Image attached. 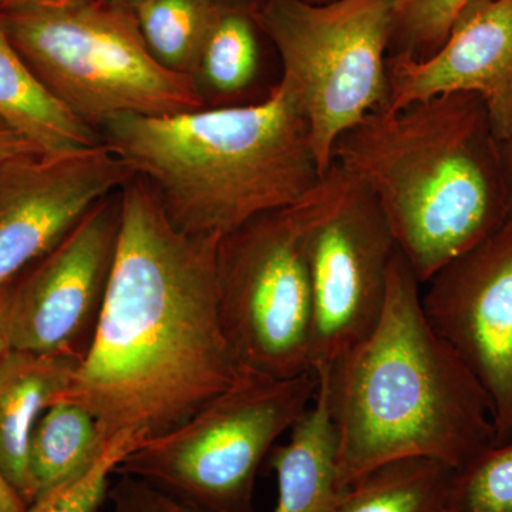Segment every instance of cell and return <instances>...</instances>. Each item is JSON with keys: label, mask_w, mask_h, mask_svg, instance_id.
Here are the masks:
<instances>
[{"label": "cell", "mask_w": 512, "mask_h": 512, "mask_svg": "<svg viewBox=\"0 0 512 512\" xmlns=\"http://www.w3.org/2000/svg\"><path fill=\"white\" fill-rule=\"evenodd\" d=\"M349 177L308 235L312 372L338 362L375 328L399 252L379 202Z\"/></svg>", "instance_id": "obj_9"}, {"label": "cell", "mask_w": 512, "mask_h": 512, "mask_svg": "<svg viewBox=\"0 0 512 512\" xmlns=\"http://www.w3.org/2000/svg\"><path fill=\"white\" fill-rule=\"evenodd\" d=\"M394 0H256L259 25L281 60L288 86L308 121L319 173L333 147L369 114L387 109V57Z\"/></svg>", "instance_id": "obj_8"}, {"label": "cell", "mask_w": 512, "mask_h": 512, "mask_svg": "<svg viewBox=\"0 0 512 512\" xmlns=\"http://www.w3.org/2000/svg\"><path fill=\"white\" fill-rule=\"evenodd\" d=\"M487 0H394L389 56L427 59L437 52L454 25Z\"/></svg>", "instance_id": "obj_22"}, {"label": "cell", "mask_w": 512, "mask_h": 512, "mask_svg": "<svg viewBox=\"0 0 512 512\" xmlns=\"http://www.w3.org/2000/svg\"><path fill=\"white\" fill-rule=\"evenodd\" d=\"M333 163L379 202L421 285L510 215L503 141L474 93L369 114L338 138Z\"/></svg>", "instance_id": "obj_3"}, {"label": "cell", "mask_w": 512, "mask_h": 512, "mask_svg": "<svg viewBox=\"0 0 512 512\" xmlns=\"http://www.w3.org/2000/svg\"><path fill=\"white\" fill-rule=\"evenodd\" d=\"M421 286L431 325L487 394L495 444L512 439V220Z\"/></svg>", "instance_id": "obj_11"}, {"label": "cell", "mask_w": 512, "mask_h": 512, "mask_svg": "<svg viewBox=\"0 0 512 512\" xmlns=\"http://www.w3.org/2000/svg\"><path fill=\"white\" fill-rule=\"evenodd\" d=\"M316 390L313 372L249 373L183 426L131 451L114 476L140 478L201 512H254L259 467L311 409Z\"/></svg>", "instance_id": "obj_7"}, {"label": "cell", "mask_w": 512, "mask_h": 512, "mask_svg": "<svg viewBox=\"0 0 512 512\" xmlns=\"http://www.w3.org/2000/svg\"><path fill=\"white\" fill-rule=\"evenodd\" d=\"M303 2L311 3V5H326V3L333 2V0H303Z\"/></svg>", "instance_id": "obj_31"}, {"label": "cell", "mask_w": 512, "mask_h": 512, "mask_svg": "<svg viewBox=\"0 0 512 512\" xmlns=\"http://www.w3.org/2000/svg\"><path fill=\"white\" fill-rule=\"evenodd\" d=\"M116 255L92 342L57 402L77 404L104 440L143 443L183 426L249 375L220 305V237L180 231L134 175L120 191Z\"/></svg>", "instance_id": "obj_1"}, {"label": "cell", "mask_w": 512, "mask_h": 512, "mask_svg": "<svg viewBox=\"0 0 512 512\" xmlns=\"http://www.w3.org/2000/svg\"><path fill=\"white\" fill-rule=\"evenodd\" d=\"M0 20L40 82L94 130L123 114L173 116L208 107L194 77L154 59L133 10L80 0L8 10Z\"/></svg>", "instance_id": "obj_5"}, {"label": "cell", "mask_w": 512, "mask_h": 512, "mask_svg": "<svg viewBox=\"0 0 512 512\" xmlns=\"http://www.w3.org/2000/svg\"><path fill=\"white\" fill-rule=\"evenodd\" d=\"M107 2L113 3V5L121 6V8H126L130 10H134L140 5L144 0H107Z\"/></svg>", "instance_id": "obj_30"}, {"label": "cell", "mask_w": 512, "mask_h": 512, "mask_svg": "<svg viewBox=\"0 0 512 512\" xmlns=\"http://www.w3.org/2000/svg\"><path fill=\"white\" fill-rule=\"evenodd\" d=\"M116 477L107 494V512H201L140 478Z\"/></svg>", "instance_id": "obj_24"}, {"label": "cell", "mask_w": 512, "mask_h": 512, "mask_svg": "<svg viewBox=\"0 0 512 512\" xmlns=\"http://www.w3.org/2000/svg\"><path fill=\"white\" fill-rule=\"evenodd\" d=\"M25 154H45L15 131L0 124V163Z\"/></svg>", "instance_id": "obj_25"}, {"label": "cell", "mask_w": 512, "mask_h": 512, "mask_svg": "<svg viewBox=\"0 0 512 512\" xmlns=\"http://www.w3.org/2000/svg\"><path fill=\"white\" fill-rule=\"evenodd\" d=\"M80 362L79 356L19 349L0 359V470L28 505L39 495L29 464L33 430Z\"/></svg>", "instance_id": "obj_14"}, {"label": "cell", "mask_w": 512, "mask_h": 512, "mask_svg": "<svg viewBox=\"0 0 512 512\" xmlns=\"http://www.w3.org/2000/svg\"><path fill=\"white\" fill-rule=\"evenodd\" d=\"M256 0H220L202 49L195 82L202 94L235 99L247 92L261 72L268 40L255 13Z\"/></svg>", "instance_id": "obj_17"}, {"label": "cell", "mask_w": 512, "mask_h": 512, "mask_svg": "<svg viewBox=\"0 0 512 512\" xmlns=\"http://www.w3.org/2000/svg\"><path fill=\"white\" fill-rule=\"evenodd\" d=\"M218 6L220 0H144L133 12L154 59L195 79Z\"/></svg>", "instance_id": "obj_20"}, {"label": "cell", "mask_w": 512, "mask_h": 512, "mask_svg": "<svg viewBox=\"0 0 512 512\" xmlns=\"http://www.w3.org/2000/svg\"><path fill=\"white\" fill-rule=\"evenodd\" d=\"M505 170H507V185H508V207H510V215L508 220H512V137L507 143H503Z\"/></svg>", "instance_id": "obj_29"}, {"label": "cell", "mask_w": 512, "mask_h": 512, "mask_svg": "<svg viewBox=\"0 0 512 512\" xmlns=\"http://www.w3.org/2000/svg\"><path fill=\"white\" fill-rule=\"evenodd\" d=\"M80 0H0V12L8 10L39 8V6L69 5Z\"/></svg>", "instance_id": "obj_28"}, {"label": "cell", "mask_w": 512, "mask_h": 512, "mask_svg": "<svg viewBox=\"0 0 512 512\" xmlns=\"http://www.w3.org/2000/svg\"><path fill=\"white\" fill-rule=\"evenodd\" d=\"M9 285L0 288V359L10 350L8 316H6V306H8Z\"/></svg>", "instance_id": "obj_27"}, {"label": "cell", "mask_w": 512, "mask_h": 512, "mask_svg": "<svg viewBox=\"0 0 512 512\" xmlns=\"http://www.w3.org/2000/svg\"><path fill=\"white\" fill-rule=\"evenodd\" d=\"M104 144L146 181L175 228L222 237L322 180L308 121L279 80L264 99L173 116L114 117Z\"/></svg>", "instance_id": "obj_4"}, {"label": "cell", "mask_w": 512, "mask_h": 512, "mask_svg": "<svg viewBox=\"0 0 512 512\" xmlns=\"http://www.w3.org/2000/svg\"><path fill=\"white\" fill-rule=\"evenodd\" d=\"M28 510L29 505L0 470V512H28Z\"/></svg>", "instance_id": "obj_26"}, {"label": "cell", "mask_w": 512, "mask_h": 512, "mask_svg": "<svg viewBox=\"0 0 512 512\" xmlns=\"http://www.w3.org/2000/svg\"><path fill=\"white\" fill-rule=\"evenodd\" d=\"M333 163L302 200L222 235L217 276L225 328L242 365L288 379L312 372V285L308 235L349 183Z\"/></svg>", "instance_id": "obj_6"}, {"label": "cell", "mask_w": 512, "mask_h": 512, "mask_svg": "<svg viewBox=\"0 0 512 512\" xmlns=\"http://www.w3.org/2000/svg\"><path fill=\"white\" fill-rule=\"evenodd\" d=\"M120 191L94 205L52 251L10 282V349L86 355L116 255Z\"/></svg>", "instance_id": "obj_10"}, {"label": "cell", "mask_w": 512, "mask_h": 512, "mask_svg": "<svg viewBox=\"0 0 512 512\" xmlns=\"http://www.w3.org/2000/svg\"><path fill=\"white\" fill-rule=\"evenodd\" d=\"M448 512H512V439L453 470Z\"/></svg>", "instance_id": "obj_21"}, {"label": "cell", "mask_w": 512, "mask_h": 512, "mask_svg": "<svg viewBox=\"0 0 512 512\" xmlns=\"http://www.w3.org/2000/svg\"><path fill=\"white\" fill-rule=\"evenodd\" d=\"M451 474L433 458L390 461L346 487L333 512H448Z\"/></svg>", "instance_id": "obj_18"}, {"label": "cell", "mask_w": 512, "mask_h": 512, "mask_svg": "<svg viewBox=\"0 0 512 512\" xmlns=\"http://www.w3.org/2000/svg\"><path fill=\"white\" fill-rule=\"evenodd\" d=\"M133 177L104 143L0 163V288L52 251L94 205Z\"/></svg>", "instance_id": "obj_12"}, {"label": "cell", "mask_w": 512, "mask_h": 512, "mask_svg": "<svg viewBox=\"0 0 512 512\" xmlns=\"http://www.w3.org/2000/svg\"><path fill=\"white\" fill-rule=\"evenodd\" d=\"M0 124L45 154L103 144L100 131L76 116L40 82L12 45L0 20Z\"/></svg>", "instance_id": "obj_16"}, {"label": "cell", "mask_w": 512, "mask_h": 512, "mask_svg": "<svg viewBox=\"0 0 512 512\" xmlns=\"http://www.w3.org/2000/svg\"><path fill=\"white\" fill-rule=\"evenodd\" d=\"M325 375L340 485L402 458L456 468L495 443L481 384L431 325L421 284L400 252L379 322Z\"/></svg>", "instance_id": "obj_2"}, {"label": "cell", "mask_w": 512, "mask_h": 512, "mask_svg": "<svg viewBox=\"0 0 512 512\" xmlns=\"http://www.w3.org/2000/svg\"><path fill=\"white\" fill-rule=\"evenodd\" d=\"M107 443L97 421L82 407L69 402L47 407L33 430L29 448L37 493H46L79 476Z\"/></svg>", "instance_id": "obj_19"}, {"label": "cell", "mask_w": 512, "mask_h": 512, "mask_svg": "<svg viewBox=\"0 0 512 512\" xmlns=\"http://www.w3.org/2000/svg\"><path fill=\"white\" fill-rule=\"evenodd\" d=\"M141 444L143 441L130 433L114 437L86 470L40 494L28 512H101L117 466Z\"/></svg>", "instance_id": "obj_23"}, {"label": "cell", "mask_w": 512, "mask_h": 512, "mask_svg": "<svg viewBox=\"0 0 512 512\" xmlns=\"http://www.w3.org/2000/svg\"><path fill=\"white\" fill-rule=\"evenodd\" d=\"M387 77L384 111L443 94L474 93L483 99L495 134L507 143L512 137V0H487L468 10L427 59L387 57Z\"/></svg>", "instance_id": "obj_13"}, {"label": "cell", "mask_w": 512, "mask_h": 512, "mask_svg": "<svg viewBox=\"0 0 512 512\" xmlns=\"http://www.w3.org/2000/svg\"><path fill=\"white\" fill-rule=\"evenodd\" d=\"M313 373L318 390L311 409L292 427L288 443L269 454L278 480L274 512H333L345 491L339 480L328 384L323 373Z\"/></svg>", "instance_id": "obj_15"}]
</instances>
